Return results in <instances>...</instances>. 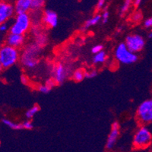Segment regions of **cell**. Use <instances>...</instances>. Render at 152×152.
Segmentation results:
<instances>
[{
  "label": "cell",
  "instance_id": "6da1fadb",
  "mask_svg": "<svg viewBox=\"0 0 152 152\" xmlns=\"http://www.w3.org/2000/svg\"><path fill=\"white\" fill-rule=\"evenodd\" d=\"M40 47L35 43H30L24 47L21 52L20 62L21 66L26 69H34L39 62Z\"/></svg>",
  "mask_w": 152,
  "mask_h": 152
},
{
  "label": "cell",
  "instance_id": "7a4b0ae2",
  "mask_svg": "<svg viewBox=\"0 0 152 152\" xmlns=\"http://www.w3.org/2000/svg\"><path fill=\"white\" fill-rule=\"evenodd\" d=\"M21 52L20 50L4 44L0 49V60L2 62L4 69H9L14 66L20 61Z\"/></svg>",
  "mask_w": 152,
  "mask_h": 152
},
{
  "label": "cell",
  "instance_id": "3957f363",
  "mask_svg": "<svg viewBox=\"0 0 152 152\" xmlns=\"http://www.w3.org/2000/svg\"><path fill=\"white\" fill-rule=\"evenodd\" d=\"M151 143L152 133L151 130L146 126H140L133 136V147L136 149H144L149 147Z\"/></svg>",
  "mask_w": 152,
  "mask_h": 152
},
{
  "label": "cell",
  "instance_id": "277c9868",
  "mask_svg": "<svg viewBox=\"0 0 152 152\" xmlns=\"http://www.w3.org/2000/svg\"><path fill=\"white\" fill-rule=\"evenodd\" d=\"M31 22L32 21L29 14H17L10 25L9 32L25 36L31 29Z\"/></svg>",
  "mask_w": 152,
  "mask_h": 152
},
{
  "label": "cell",
  "instance_id": "5b68a950",
  "mask_svg": "<svg viewBox=\"0 0 152 152\" xmlns=\"http://www.w3.org/2000/svg\"><path fill=\"white\" fill-rule=\"evenodd\" d=\"M114 56L116 61L123 65H131L138 60V56L126 47L125 43H119L115 49Z\"/></svg>",
  "mask_w": 152,
  "mask_h": 152
},
{
  "label": "cell",
  "instance_id": "8992f818",
  "mask_svg": "<svg viewBox=\"0 0 152 152\" xmlns=\"http://www.w3.org/2000/svg\"><path fill=\"white\" fill-rule=\"evenodd\" d=\"M136 118L142 126L152 123V99L142 101L136 110Z\"/></svg>",
  "mask_w": 152,
  "mask_h": 152
},
{
  "label": "cell",
  "instance_id": "52a82bcc",
  "mask_svg": "<svg viewBox=\"0 0 152 152\" xmlns=\"http://www.w3.org/2000/svg\"><path fill=\"white\" fill-rule=\"evenodd\" d=\"M70 74H71V68L67 65L59 63L56 65L53 69V80L55 84L62 85L67 80Z\"/></svg>",
  "mask_w": 152,
  "mask_h": 152
},
{
  "label": "cell",
  "instance_id": "ba28073f",
  "mask_svg": "<svg viewBox=\"0 0 152 152\" xmlns=\"http://www.w3.org/2000/svg\"><path fill=\"white\" fill-rule=\"evenodd\" d=\"M125 44L132 52L136 53L141 52L145 48V40L142 35L138 34H132L126 37Z\"/></svg>",
  "mask_w": 152,
  "mask_h": 152
},
{
  "label": "cell",
  "instance_id": "9c48e42d",
  "mask_svg": "<svg viewBox=\"0 0 152 152\" xmlns=\"http://www.w3.org/2000/svg\"><path fill=\"white\" fill-rule=\"evenodd\" d=\"M15 14L14 5L6 0H0V25L9 22Z\"/></svg>",
  "mask_w": 152,
  "mask_h": 152
},
{
  "label": "cell",
  "instance_id": "30bf717a",
  "mask_svg": "<svg viewBox=\"0 0 152 152\" xmlns=\"http://www.w3.org/2000/svg\"><path fill=\"white\" fill-rule=\"evenodd\" d=\"M120 134V126L118 122H114L111 126V130L106 142L107 150H111L113 148L117 142L118 138Z\"/></svg>",
  "mask_w": 152,
  "mask_h": 152
},
{
  "label": "cell",
  "instance_id": "8fae6325",
  "mask_svg": "<svg viewBox=\"0 0 152 152\" xmlns=\"http://www.w3.org/2000/svg\"><path fill=\"white\" fill-rule=\"evenodd\" d=\"M25 43V36L21 34L10 33L9 32L5 38V44L15 47V48L20 49L24 46Z\"/></svg>",
  "mask_w": 152,
  "mask_h": 152
},
{
  "label": "cell",
  "instance_id": "7c38bea8",
  "mask_svg": "<svg viewBox=\"0 0 152 152\" xmlns=\"http://www.w3.org/2000/svg\"><path fill=\"white\" fill-rule=\"evenodd\" d=\"M14 7L16 14H28L32 10V0H16Z\"/></svg>",
  "mask_w": 152,
  "mask_h": 152
},
{
  "label": "cell",
  "instance_id": "4fadbf2b",
  "mask_svg": "<svg viewBox=\"0 0 152 152\" xmlns=\"http://www.w3.org/2000/svg\"><path fill=\"white\" fill-rule=\"evenodd\" d=\"M43 21L49 28H56L58 24V15L55 12L47 9L44 12L43 15Z\"/></svg>",
  "mask_w": 152,
  "mask_h": 152
},
{
  "label": "cell",
  "instance_id": "5bb4252c",
  "mask_svg": "<svg viewBox=\"0 0 152 152\" xmlns=\"http://www.w3.org/2000/svg\"><path fill=\"white\" fill-rule=\"evenodd\" d=\"M2 123H3L5 126H7L8 128H10L11 129H13V130L24 129L22 123H15V122L12 121V120H10V119H2Z\"/></svg>",
  "mask_w": 152,
  "mask_h": 152
},
{
  "label": "cell",
  "instance_id": "9a60e30c",
  "mask_svg": "<svg viewBox=\"0 0 152 152\" xmlns=\"http://www.w3.org/2000/svg\"><path fill=\"white\" fill-rule=\"evenodd\" d=\"M72 78L76 82L82 81L85 78H86V71L82 69H76L72 75Z\"/></svg>",
  "mask_w": 152,
  "mask_h": 152
},
{
  "label": "cell",
  "instance_id": "2e32d148",
  "mask_svg": "<svg viewBox=\"0 0 152 152\" xmlns=\"http://www.w3.org/2000/svg\"><path fill=\"white\" fill-rule=\"evenodd\" d=\"M100 21H101V15H95L93 17H91V18H89L85 21V25H84V29L87 30L88 28H91V27L95 26Z\"/></svg>",
  "mask_w": 152,
  "mask_h": 152
},
{
  "label": "cell",
  "instance_id": "e0dca14e",
  "mask_svg": "<svg viewBox=\"0 0 152 152\" xmlns=\"http://www.w3.org/2000/svg\"><path fill=\"white\" fill-rule=\"evenodd\" d=\"M107 55L104 50L101 52L98 53L97 54H94L93 59H92V62L94 64L99 65V64H104V62L107 61Z\"/></svg>",
  "mask_w": 152,
  "mask_h": 152
},
{
  "label": "cell",
  "instance_id": "ac0fdd59",
  "mask_svg": "<svg viewBox=\"0 0 152 152\" xmlns=\"http://www.w3.org/2000/svg\"><path fill=\"white\" fill-rule=\"evenodd\" d=\"M54 84H55V82H54L53 80V79L48 80V81H47L45 84H43V85H40V86L38 87V88H37L38 91L40 92V93H42V94H48L49 92L51 91V89L53 88Z\"/></svg>",
  "mask_w": 152,
  "mask_h": 152
},
{
  "label": "cell",
  "instance_id": "d6986e66",
  "mask_svg": "<svg viewBox=\"0 0 152 152\" xmlns=\"http://www.w3.org/2000/svg\"><path fill=\"white\" fill-rule=\"evenodd\" d=\"M40 107L37 105H34L33 107H31V108L28 110L25 113V116H26L27 119H30L31 120V119H33L35 116L37 115L39 111H40Z\"/></svg>",
  "mask_w": 152,
  "mask_h": 152
},
{
  "label": "cell",
  "instance_id": "ffe728a7",
  "mask_svg": "<svg viewBox=\"0 0 152 152\" xmlns=\"http://www.w3.org/2000/svg\"><path fill=\"white\" fill-rule=\"evenodd\" d=\"M47 40V37L44 34L41 33H37L36 37H35V43L40 46V47H43L46 44Z\"/></svg>",
  "mask_w": 152,
  "mask_h": 152
},
{
  "label": "cell",
  "instance_id": "44dd1931",
  "mask_svg": "<svg viewBox=\"0 0 152 152\" xmlns=\"http://www.w3.org/2000/svg\"><path fill=\"white\" fill-rule=\"evenodd\" d=\"M44 3H45V0H32V10H40L43 8Z\"/></svg>",
  "mask_w": 152,
  "mask_h": 152
},
{
  "label": "cell",
  "instance_id": "7402d4cb",
  "mask_svg": "<svg viewBox=\"0 0 152 152\" xmlns=\"http://www.w3.org/2000/svg\"><path fill=\"white\" fill-rule=\"evenodd\" d=\"M132 0H125L124 3L122 5L121 9H120V15H121L126 14V12H128V10L129 9L130 6L132 5Z\"/></svg>",
  "mask_w": 152,
  "mask_h": 152
},
{
  "label": "cell",
  "instance_id": "603a6c76",
  "mask_svg": "<svg viewBox=\"0 0 152 152\" xmlns=\"http://www.w3.org/2000/svg\"><path fill=\"white\" fill-rule=\"evenodd\" d=\"M22 124H23V128H24V129L31 130L34 128L33 123H32L31 120H30V119H27V120L24 121L22 123Z\"/></svg>",
  "mask_w": 152,
  "mask_h": 152
},
{
  "label": "cell",
  "instance_id": "cb8c5ba5",
  "mask_svg": "<svg viewBox=\"0 0 152 152\" xmlns=\"http://www.w3.org/2000/svg\"><path fill=\"white\" fill-rule=\"evenodd\" d=\"M98 72L96 69H91L86 72V78H94L97 75Z\"/></svg>",
  "mask_w": 152,
  "mask_h": 152
},
{
  "label": "cell",
  "instance_id": "d4e9b609",
  "mask_svg": "<svg viewBox=\"0 0 152 152\" xmlns=\"http://www.w3.org/2000/svg\"><path fill=\"white\" fill-rule=\"evenodd\" d=\"M103 49H104V47L100 44H97V45L94 46L91 48V53L94 55V54H97L98 53L103 51Z\"/></svg>",
  "mask_w": 152,
  "mask_h": 152
},
{
  "label": "cell",
  "instance_id": "484cf974",
  "mask_svg": "<svg viewBox=\"0 0 152 152\" xmlns=\"http://www.w3.org/2000/svg\"><path fill=\"white\" fill-rule=\"evenodd\" d=\"M9 29H10V25L9 24V23H5V24L0 25V35L2 34H5L7 31H9Z\"/></svg>",
  "mask_w": 152,
  "mask_h": 152
},
{
  "label": "cell",
  "instance_id": "4316f807",
  "mask_svg": "<svg viewBox=\"0 0 152 152\" xmlns=\"http://www.w3.org/2000/svg\"><path fill=\"white\" fill-rule=\"evenodd\" d=\"M109 16L110 13L108 11L104 10V12H103V13L101 14V21H102V22L104 23V24H105V23H107V21H108V20H109Z\"/></svg>",
  "mask_w": 152,
  "mask_h": 152
},
{
  "label": "cell",
  "instance_id": "83f0119b",
  "mask_svg": "<svg viewBox=\"0 0 152 152\" xmlns=\"http://www.w3.org/2000/svg\"><path fill=\"white\" fill-rule=\"evenodd\" d=\"M142 15L141 14L140 12H135V14L133 15L132 16V20L133 21H135V22H139V21L142 20Z\"/></svg>",
  "mask_w": 152,
  "mask_h": 152
},
{
  "label": "cell",
  "instance_id": "f1b7e54d",
  "mask_svg": "<svg viewBox=\"0 0 152 152\" xmlns=\"http://www.w3.org/2000/svg\"><path fill=\"white\" fill-rule=\"evenodd\" d=\"M144 26L145 28H152V17L148 18L144 21Z\"/></svg>",
  "mask_w": 152,
  "mask_h": 152
},
{
  "label": "cell",
  "instance_id": "f546056e",
  "mask_svg": "<svg viewBox=\"0 0 152 152\" xmlns=\"http://www.w3.org/2000/svg\"><path fill=\"white\" fill-rule=\"evenodd\" d=\"M106 0H98L97 4V10H100L104 8V5H105Z\"/></svg>",
  "mask_w": 152,
  "mask_h": 152
},
{
  "label": "cell",
  "instance_id": "4dcf8cb0",
  "mask_svg": "<svg viewBox=\"0 0 152 152\" xmlns=\"http://www.w3.org/2000/svg\"><path fill=\"white\" fill-rule=\"evenodd\" d=\"M142 0H134V5H135V6H138V5L142 3Z\"/></svg>",
  "mask_w": 152,
  "mask_h": 152
},
{
  "label": "cell",
  "instance_id": "1f68e13d",
  "mask_svg": "<svg viewBox=\"0 0 152 152\" xmlns=\"http://www.w3.org/2000/svg\"><path fill=\"white\" fill-rule=\"evenodd\" d=\"M21 81H22V83L26 84L28 82V78L25 76H21Z\"/></svg>",
  "mask_w": 152,
  "mask_h": 152
},
{
  "label": "cell",
  "instance_id": "d6a6232c",
  "mask_svg": "<svg viewBox=\"0 0 152 152\" xmlns=\"http://www.w3.org/2000/svg\"><path fill=\"white\" fill-rule=\"evenodd\" d=\"M3 69H4V68H3V66H2V62H1V60H0V73L2 72V71H3Z\"/></svg>",
  "mask_w": 152,
  "mask_h": 152
},
{
  "label": "cell",
  "instance_id": "836d02e7",
  "mask_svg": "<svg viewBox=\"0 0 152 152\" xmlns=\"http://www.w3.org/2000/svg\"><path fill=\"white\" fill-rule=\"evenodd\" d=\"M148 38H150V39H152V29L151 30L150 32L148 33Z\"/></svg>",
  "mask_w": 152,
  "mask_h": 152
},
{
  "label": "cell",
  "instance_id": "e575fe53",
  "mask_svg": "<svg viewBox=\"0 0 152 152\" xmlns=\"http://www.w3.org/2000/svg\"><path fill=\"white\" fill-rule=\"evenodd\" d=\"M3 45H4L3 42H2V41H1V40H0V49L2 48V47H3Z\"/></svg>",
  "mask_w": 152,
  "mask_h": 152
},
{
  "label": "cell",
  "instance_id": "d590c367",
  "mask_svg": "<svg viewBox=\"0 0 152 152\" xmlns=\"http://www.w3.org/2000/svg\"><path fill=\"white\" fill-rule=\"evenodd\" d=\"M151 152H152V151H151Z\"/></svg>",
  "mask_w": 152,
  "mask_h": 152
}]
</instances>
